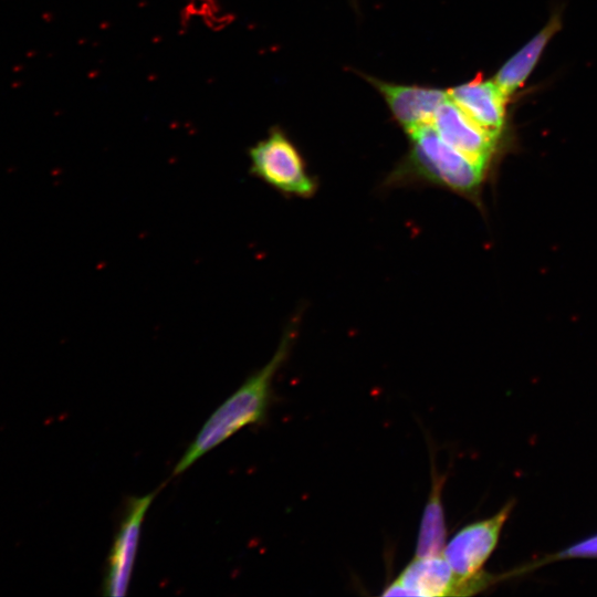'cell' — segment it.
Segmentation results:
<instances>
[{
	"instance_id": "1",
	"label": "cell",
	"mask_w": 597,
	"mask_h": 597,
	"mask_svg": "<svg viewBox=\"0 0 597 597\" xmlns=\"http://www.w3.org/2000/svg\"><path fill=\"white\" fill-rule=\"evenodd\" d=\"M410 147L389 182H427L443 187L481 206L490 171L444 142L432 125L408 134Z\"/></svg>"
},
{
	"instance_id": "2",
	"label": "cell",
	"mask_w": 597,
	"mask_h": 597,
	"mask_svg": "<svg viewBox=\"0 0 597 597\" xmlns=\"http://www.w3.org/2000/svg\"><path fill=\"white\" fill-rule=\"evenodd\" d=\"M294 329L289 327L270 362L250 376L206 421L182 458L175 474L182 473L205 453L209 452L242 427L263 420L271 395L274 375L284 363L293 341Z\"/></svg>"
},
{
	"instance_id": "3",
	"label": "cell",
	"mask_w": 597,
	"mask_h": 597,
	"mask_svg": "<svg viewBox=\"0 0 597 597\" xmlns=\"http://www.w3.org/2000/svg\"><path fill=\"white\" fill-rule=\"evenodd\" d=\"M250 172L275 190L310 198L317 188L297 147L279 127L249 148Z\"/></svg>"
},
{
	"instance_id": "4",
	"label": "cell",
	"mask_w": 597,
	"mask_h": 597,
	"mask_svg": "<svg viewBox=\"0 0 597 597\" xmlns=\"http://www.w3.org/2000/svg\"><path fill=\"white\" fill-rule=\"evenodd\" d=\"M491 583V576L464 580L457 576L443 555L415 557L383 591V596H467Z\"/></svg>"
},
{
	"instance_id": "5",
	"label": "cell",
	"mask_w": 597,
	"mask_h": 597,
	"mask_svg": "<svg viewBox=\"0 0 597 597\" xmlns=\"http://www.w3.org/2000/svg\"><path fill=\"white\" fill-rule=\"evenodd\" d=\"M511 510L512 503H507L493 516L464 526L446 544L442 555L457 576L464 580L485 577L481 568L494 551Z\"/></svg>"
},
{
	"instance_id": "6",
	"label": "cell",
	"mask_w": 597,
	"mask_h": 597,
	"mask_svg": "<svg viewBox=\"0 0 597 597\" xmlns=\"http://www.w3.org/2000/svg\"><path fill=\"white\" fill-rule=\"evenodd\" d=\"M431 125L444 142L492 174L501 137L480 127L449 96L437 109Z\"/></svg>"
},
{
	"instance_id": "7",
	"label": "cell",
	"mask_w": 597,
	"mask_h": 597,
	"mask_svg": "<svg viewBox=\"0 0 597 597\" xmlns=\"http://www.w3.org/2000/svg\"><path fill=\"white\" fill-rule=\"evenodd\" d=\"M154 493L132 498L115 536L104 579V595H126L138 547L142 523L154 499Z\"/></svg>"
},
{
	"instance_id": "8",
	"label": "cell",
	"mask_w": 597,
	"mask_h": 597,
	"mask_svg": "<svg viewBox=\"0 0 597 597\" xmlns=\"http://www.w3.org/2000/svg\"><path fill=\"white\" fill-rule=\"evenodd\" d=\"M366 80L383 95L392 117L407 134L431 125L437 109L448 98L447 91L436 87L395 84L370 76Z\"/></svg>"
},
{
	"instance_id": "9",
	"label": "cell",
	"mask_w": 597,
	"mask_h": 597,
	"mask_svg": "<svg viewBox=\"0 0 597 597\" xmlns=\"http://www.w3.org/2000/svg\"><path fill=\"white\" fill-rule=\"evenodd\" d=\"M449 98L474 123L501 137L506 119L507 97L492 80L481 75L447 91Z\"/></svg>"
},
{
	"instance_id": "10",
	"label": "cell",
	"mask_w": 597,
	"mask_h": 597,
	"mask_svg": "<svg viewBox=\"0 0 597 597\" xmlns=\"http://www.w3.org/2000/svg\"><path fill=\"white\" fill-rule=\"evenodd\" d=\"M561 18L554 14L527 43L516 51L496 72L493 81L509 98L528 78L553 35L561 29Z\"/></svg>"
},
{
	"instance_id": "11",
	"label": "cell",
	"mask_w": 597,
	"mask_h": 597,
	"mask_svg": "<svg viewBox=\"0 0 597 597\" xmlns=\"http://www.w3.org/2000/svg\"><path fill=\"white\" fill-rule=\"evenodd\" d=\"M446 475L432 470L431 488L420 521L415 557L442 555L446 546L447 526L442 506V488Z\"/></svg>"
},
{
	"instance_id": "12",
	"label": "cell",
	"mask_w": 597,
	"mask_h": 597,
	"mask_svg": "<svg viewBox=\"0 0 597 597\" xmlns=\"http://www.w3.org/2000/svg\"><path fill=\"white\" fill-rule=\"evenodd\" d=\"M572 557H597V535L557 553L552 559Z\"/></svg>"
}]
</instances>
